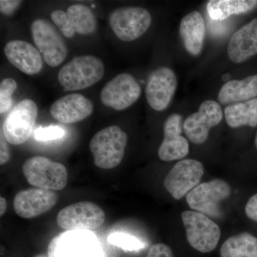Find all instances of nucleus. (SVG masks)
I'll return each instance as SVG.
<instances>
[{
    "instance_id": "f257e3e1",
    "label": "nucleus",
    "mask_w": 257,
    "mask_h": 257,
    "mask_svg": "<svg viewBox=\"0 0 257 257\" xmlns=\"http://www.w3.org/2000/svg\"><path fill=\"white\" fill-rule=\"evenodd\" d=\"M104 72L100 59L92 55L78 56L61 68L58 80L64 91L81 90L100 81Z\"/></svg>"
},
{
    "instance_id": "f03ea898",
    "label": "nucleus",
    "mask_w": 257,
    "mask_h": 257,
    "mask_svg": "<svg viewBox=\"0 0 257 257\" xmlns=\"http://www.w3.org/2000/svg\"><path fill=\"white\" fill-rule=\"evenodd\" d=\"M127 135L118 126L103 128L93 136L89 150L96 167L111 170L121 163L127 144Z\"/></svg>"
},
{
    "instance_id": "7ed1b4c3",
    "label": "nucleus",
    "mask_w": 257,
    "mask_h": 257,
    "mask_svg": "<svg viewBox=\"0 0 257 257\" xmlns=\"http://www.w3.org/2000/svg\"><path fill=\"white\" fill-rule=\"evenodd\" d=\"M23 172L30 185L47 190H62L68 180L66 167L62 164L45 157L28 159L24 163Z\"/></svg>"
},
{
    "instance_id": "20e7f679",
    "label": "nucleus",
    "mask_w": 257,
    "mask_h": 257,
    "mask_svg": "<svg viewBox=\"0 0 257 257\" xmlns=\"http://www.w3.org/2000/svg\"><path fill=\"white\" fill-rule=\"evenodd\" d=\"M31 33L37 50L50 67H57L64 62L68 49L60 30L48 20L37 19L32 23Z\"/></svg>"
},
{
    "instance_id": "39448f33",
    "label": "nucleus",
    "mask_w": 257,
    "mask_h": 257,
    "mask_svg": "<svg viewBox=\"0 0 257 257\" xmlns=\"http://www.w3.org/2000/svg\"><path fill=\"white\" fill-rule=\"evenodd\" d=\"M182 219L187 241L192 247L202 253L215 249L220 239L221 230L214 221L194 211H184Z\"/></svg>"
},
{
    "instance_id": "423d86ee",
    "label": "nucleus",
    "mask_w": 257,
    "mask_h": 257,
    "mask_svg": "<svg viewBox=\"0 0 257 257\" xmlns=\"http://www.w3.org/2000/svg\"><path fill=\"white\" fill-rule=\"evenodd\" d=\"M231 193V187L223 179H216L204 182L192 189L187 195L189 207L206 216H221L220 204Z\"/></svg>"
},
{
    "instance_id": "0eeeda50",
    "label": "nucleus",
    "mask_w": 257,
    "mask_h": 257,
    "mask_svg": "<svg viewBox=\"0 0 257 257\" xmlns=\"http://www.w3.org/2000/svg\"><path fill=\"white\" fill-rule=\"evenodd\" d=\"M38 115L36 103L30 99H23L13 108L3 122V132L8 143L23 145L28 141Z\"/></svg>"
},
{
    "instance_id": "6e6552de",
    "label": "nucleus",
    "mask_w": 257,
    "mask_h": 257,
    "mask_svg": "<svg viewBox=\"0 0 257 257\" xmlns=\"http://www.w3.org/2000/svg\"><path fill=\"white\" fill-rule=\"evenodd\" d=\"M109 25L121 41L132 42L143 36L152 24L150 13L143 8H122L109 15Z\"/></svg>"
},
{
    "instance_id": "1a4fd4ad",
    "label": "nucleus",
    "mask_w": 257,
    "mask_h": 257,
    "mask_svg": "<svg viewBox=\"0 0 257 257\" xmlns=\"http://www.w3.org/2000/svg\"><path fill=\"white\" fill-rule=\"evenodd\" d=\"M105 221V213L99 206L90 202L74 203L59 212L57 222L67 231L94 230Z\"/></svg>"
},
{
    "instance_id": "9d476101",
    "label": "nucleus",
    "mask_w": 257,
    "mask_h": 257,
    "mask_svg": "<svg viewBox=\"0 0 257 257\" xmlns=\"http://www.w3.org/2000/svg\"><path fill=\"white\" fill-rule=\"evenodd\" d=\"M51 19L66 38H72L75 33L91 35L96 30L95 15L88 7L83 5H71L67 12L54 10L51 13Z\"/></svg>"
},
{
    "instance_id": "9b49d317",
    "label": "nucleus",
    "mask_w": 257,
    "mask_h": 257,
    "mask_svg": "<svg viewBox=\"0 0 257 257\" xmlns=\"http://www.w3.org/2000/svg\"><path fill=\"white\" fill-rule=\"evenodd\" d=\"M142 89L136 79L121 73L106 83L100 94L101 102L115 110H124L133 105L141 96Z\"/></svg>"
},
{
    "instance_id": "f8f14e48",
    "label": "nucleus",
    "mask_w": 257,
    "mask_h": 257,
    "mask_svg": "<svg viewBox=\"0 0 257 257\" xmlns=\"http://www.w3.org/2000/svg\"><path fill=\"white\" fill-rule=\"evenodd\" d=\"M204 175L199 161L184 160L174 166L164 179V187L174 199L179 200L197 187Z\"/></svg>"
},
{
    "instance_id": "ddd939ff",
    "label": "nucleus",
    "mask_w": 257,
    "mask_h": 257,
    "mask_svg": "<svg viewBox=\"0 0 257 257\" xmlns=\"http://www.w3.org/2000/svg\"><path fill=\"white\" fill-rule=\"evenodd\" d=\"M223 118V111L215 101H203L199 111L189 115L183 124L184 133L192 143L200 145L205 143L209 130L217 126Z\"/></svg>"
},
{
    "instance_id": "4468645a",
    "label": "nucleus",
    "mask_w": 257,
    "mask_h": 257,
    "mask_svg": "<svg viewBox=\"0 0 257 257\" xmlns=\"http://www.w3.org/2000/svg\"><path fill=\"white\" fill-rule=\"evenodd\" d=\"M48 257H99V251L91 235L67 231L50 241Z\"/></svg>"
},
{
    "instance_id": "2eb2a0df",
    "label": "nucleus",
    "mask_w": 257,
    "mask_h": 257,
    "mask_svg": "<svg viewBox=\"0 0 257 257\" xmlns=\"http://www.w3.org/2000/svg\"><path fill=\"white\" fill-rule=\"evenodd\" d=\"M177 87V77L173 70L167 67L157 69L147 80L145 92L149 104L155 110H164L170 104Z\"/></svg>"
},
{
    "instance_id": "dca6fc26",
    "label": "nucleus",
    "mask_w": 257,
    "mask_h": 257,
    "mask_svg": "<svg viewBox=\"0 0 257 257\" xmlns=\"http://www.w3.org/2000/svg\"><path fill=\"white\" fill-rule=\"evenodd\" d=\"M58 201L55 191L31 188L20 191L14 199L15 212L20 217L32 219L45 214Z\"/></svg>"
},
{
    "instance_id": "f3484780",
    "label": "nucleus",
    "mask_w": 257,
    "mask_h": 257,
    "mask_svg": "<svg viewBox=\"0 0 257 257\" xmlns=\"http://www.w3.org/2000/svg\"><path fill=\"white\" fill-rule=\"evenodd\" d=\"M183 118L179 114H171L164 124V139L158 150L160 160L165 162L181 160L188 155L189 143L182 136Z\"/></svg>"
},
{
    "instance_id": "a211bd4d",
    "label": "nucleus",
    "mask_w": 257,
    "mask_h": 257,
    "mask_svg": "<svg viewBox=\"0 0 257 257\" xmlns=\"http://www.w3.org/2000/svg\"><path fill=\"white\" fill-rule=\"evenodd\" d=\"M94 110L92 101L81 94L62 96L52 104L50 112L54 119L64 124H74L87 119Z\"/></svg>"
},
{
    "instance_id": "6ab92c4d",
    "label": "nucleus",
    "mask_w": 257,
    "mask_h": 257,
    "mask_svg": "<svg viewBox=\"0 0 257 257\" xmlns=\"http://www.w3.org/2000/svg\"><path fill=\"white\" fill-rule=\"evenodd\" d=\"M4 52L10 63L28 75L39 73L43 67L41 53L28 42L13 40L5 45Z\"/></svg>"
},
{
    "instance_id": "aec40b11",
    "label": "nucleus",
    "mask_w": 257,
    "mask_h": 257,
    "mask_svg": "<svg viewBox=\"0 0 257 257\" xmlns=\"http://www.w3.org/2000/svg\"><path fill=\"white\" fill-rule=\"evenodd\" d=\"M228 55L234 63H241L257 54V18L235 32L230 39Z\"/></svg>"
},
{
    "instance_id": "412c9836",
    "label": "nucleus",
    "mask_w": 257,
    "mask_h": 257,
    "mask_svg": "<svg viewBox=\"0 0 257 257\" xmlns=\"http://www.w3.org/2000/svg\"><path fill=\"white\" fill-rule=\"evenodd\" d=\"M179 32L187 52L194 56L199 55L205 37V23L202 15L194 11L184 16L181 21Z\"/></svg>"
},
{
    "instance_id": "4be33fe9",
    "label": "nucleus",
    "mask_w": 257,
    "mask_h": 257,
    "mask_svg": "<svg viewBox=\"0 0 257 257\" xmlns=\"http://www.w3.org/2000/svg\"><path fill=\"white\" fill-rule=\"evenodd\" d=\"M257 96V75L242 80H230L225 83L218 95L222 104H236L251 100Z\"/></svg>"
},
{
    "instance_id": "5701e85b",
    "label": "nucleus",
    "mask_w": 257,
    "mask_h": 257,
    "mask_svg": "<svg viewBox=\"0 0 257 257\" xmlns=\"http://www.w3.org/2000/svg\"><path fill=\"white\" fill-rule=\"evenodd\" d=\"M224 114L226 122L231 127H254L257 126V99L227 106Z\"/></svg>"
},
{
    "instance_id": "b1692460",
    "label": "nucleus",
    "mask_w": 257,
    "mask_h": 257,
    "mask_svg": "<svg viewBox=\"0 0 257 257\" xmlns=\"http://www.w3.org/2000/svg\"><path fill=\"white\" fill-rule=\"evenodd\" d=\"M256 5V0H211L207 9L213 20H224L231 15L247 13Z\"/></svg>"
},
{
    "instance_id": "393cba45",
    "label": "nucleus",
    "mask_w": 257,
    "mask_h": 257,
    "mask_svg": "<svg viewBox=\"0 0 257 257\" xmlns=\"http://www.w3.org/2000/svg\"><path fill=\"white\" fill-rule=\"evenodd\" d=\"M221 257H257V238L247 232L234 235L221 246Z\"/></svg>"
},
{
    "instance_id": "a878e982",
    "label": "nucleus",
    "mask_w": 257,
    "mask_h": 257,
    "mask_svg": "<svg viewBox=\"0 0 257 257\" xmlns=\"http://www.w3.org/2000/svg\"><path fill=\"white\" fill-rule=\"evenodd\" d=\"M18 88L14 79L5 78L0 83V113L7 112L13 104V94Z\"/></svg>"
},
{
    "instance_id": "bb28decb",
    "label": "nucleus",
    "mask_w": 257,
    "mask_h": 257,
    "mask_svg": "<svg viewBox=\"0 0 257 257\" xmlns=\"http://www.w3.org/2000/svg\"><path fill=\"white\" fill-rule=\"evenodd\" d=\"M108 241L111 244L119 246L123 249L128 251L141 249L145 247V245L140 240L135 236L122 233H114L108 237Z\"/></svg>"
},
{
    "instance_id": "cd10ccee",
    "label": "nucleus",
    "mask_w": 257,
    "mask_h": 257,
    "mask_svg": "<svg viewBox=\"0 0 257 257\" xmlns=\"http://www.w3.org/2000/svg\"><path fill=\"white\" fill-rule=\"evenodd\" d=\"M65 132L60 126L40 128L35 131V137L38 141L46 142L57 140L64 136Z\"/></svg>"
},
{
    "instance_id": "c85d7f7f",
    "label": "nucleus",
    "mask_w": 257,
    "mask_h": 257,
    "mask_svg": "<svg viewBox=\"0 0 257 257\" xmlns=\"http://www.w3.org/2000/svg\"><path fill=\"white\" fill-rule=\"evenodd\" d=\"M147 257H175L172 249L165 243L154 244L149 250Z\"/></svg>"
},
{
    "instance_id": "c756f323",
    "label": "nucleus",
    "mask_w": 257,
    "mask_h": 257,
    "mask_svg": "<svg viewBox=\"0 0 257 257\" xmlns=\"http://www.w3.org/2000/svg\"><path fill=\"white\" fill-rule=\"evenodd\" d=\"M21 3V1H16V0H1L0 1L1 13L9 16L18 9Z\"/></svg>"
},
{
    "instance_id": "7c9ffc66",
    "label": "nucleus",
    "mask_w": 257,
    "mask_h": 257,
    "mask_svg": "<svg viewBox=\"0 0 257 257\" xmlns=\"http://www.w3.org/2000/svg\"><path fill=\"white\" fill-rule=\"evenodd\" d=\"M245 212L249 219L257 221V194L248 199L245 207Z\"/></svg>"
},
{
    "instance_id": "2f4dec72",
    "label": "nucleus",
    "mask_w": 257,
    "mask_h": 257,
    "mask_svg": "<svg viewBox=\"0 0 257 257\" xmlns=\"http://www.w3.org/2000/svg\"><path fill=\"white\" fill-rule=\"evenodd\" d=\"M0 165H4L9 162L10 153L9 147L8 145V141L5 138L3 132L1 130V140H0Z\"/></svg>"
},
{
    "instance_id": "473e14b6",
    "label": "nucleus",
    "mask_w": 257,
    "mask_h": 257,
    "mask_svg": "<svg viewBox=\"0 0 257 257\" xmlns=\"http://www.w3.org/2000/svg\"><path fill=\"white\" fill-rule=\"evenodd\" d=\"M8 207V202L4 197H0V216L4 215Z\"/></svg>"
},
{
    "instance_id": "72a5a7b5",
    "label": "nucleus",
    "mask_w": 257,
    "mask_h": 257,
    "mask_svg": "<svg viewBox=\"0 0 257 257\" xmlns=\"http://www.w3.org/2000/svg\"><path fill=\"white\" fill-rule=\"evenodd\" d=\"M230 77H231V75L229 74H225L222 76V80L226 82V81L229 80Z\"/></svg>"
},
{
    "instance_id": "f704fd0d",
    "label": "nucleus",
    "mask_w": 257,
    "mask_h": 257,
    "mask_svg": "<svg viewBox=\"0 0 257 257\" xmlns=\"http://www.w3.org/2000/svg\"><path fill=\"white\" fill-rule=\"evenodd\" d=\"M35 257H48V256H45V254H39V255H37V256H35Z\"/></svg>"
},
{
    "instance_id": "c9c22d12",
    "label": "nucleus",
    "mask_w": 257,
    "mask_h": 257,
    "mask_svg": "<svg viewBox=\"0 0 257 257\" xmlns=\"http://www.w3.org/2000/svg\"><path fill=\"white\" fill-rule=\"evenodd\" d=\"M255 145H256V147L257 148V133H256V138H255Z\"/></svg>"
}]
</instances>
